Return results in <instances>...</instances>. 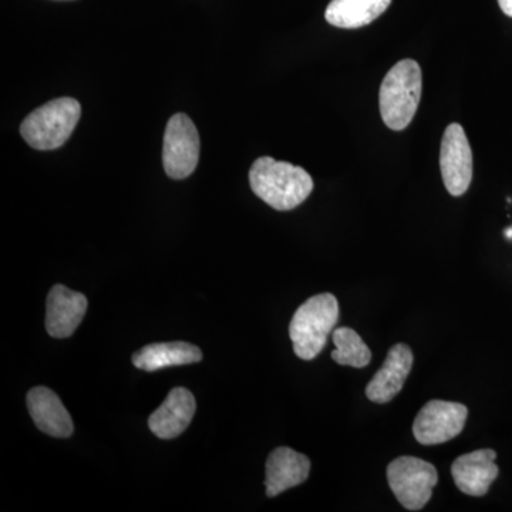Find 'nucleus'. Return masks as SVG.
Instances as JSON below:
<instances>
[{"label": "nucleus", "instance_id": "obj_9", "mask_svg": "<svg viewBox=\"0 0 512 512\" xmlns=\"http://www.w3.org/2000/svg\"><path fill=\"white\" fill-rule=\"evenodd\" d=\"M87 302L83 293L63 285L53 286L47 296L46 329L52 338H69L79 328L86 315Z\"/></svg>", "mask_w": 512, "mask_h": 512}, {"label": "nucleus", "instance_id": "obj_1", "mask_svg": "<svg viewBox=\"0 0 512 512\" xmlns=\"http://www.w3.org/2000/svg\"><path fill=\"white\" fill-rule=\"evenodd\" d=\"M249 184L256 197L276 211L299 207L313 191V180L308 171L272 157L258 158L252 164Z\"/></svg>", "mask_w": 512, "mask_h": 512}, {"label": "nucleus", "instance_id": "obj_3", "mask_svg": "<svg viewBox=\"0 0 512 512\" xmlns=\"http://www.w3.org/2000/svg\"><path fill=\"white\" fill-rule=\"evenodd\" d=\"M339 320V302L332 293L312 296L299 306L289 325L296 356L312 360L322 352Z\"/></svg>", "mask_w": 512, "mask_h": 512}, {"label": "nucleus", "instance_id": "obj_11", "mask_svg": "<svg viewBox=\"0 0 512 512\" xmlns=\"http://www.w3.org/2000/svg\"><path fill=\"white\" fill-rule=\"evenodd\" d=\"M495 458L497 453L491 448L458 457L451 466V476L458 490L471 497H483L487 494L491 484L498 477Z\"/></svg>", "mask_w": 512, "mask_h": 512}, {"label": "nucleus", "instance_id": "obj_6", "mask_svg": "<svg viewBox=\"0 0 512 512\" xmlns=\"http://www.w3.org/2000/svg\"><path fill=\"white\" fill-rule=\"evenodd\" d=\"M200 134L187 114H174L164 134L163 164L174 180L190 177L200 160Z\"/></svg>", "mask_w": 512, "mask_h": 512}, {"label": "nucleus", "instance_id": "obj_7", "mask_svg": "<svg viewBox=\"0 0 512 512\" xmlns=\"http://www.w3.org/2000/svg\"><path fill=\"white\" fill-rule=\"evenodd\" d=\"M467 416L464 404L431 400L414 420V437L423 446L447 443L463 431Z\"/></svg>", "mask_w": 512, "mask_h": 512}, {"label": "nucleus", "instance_id": "obj_18", "mask_svg": "<svg viewBox=\"0 0 512 512\" xmlns=\"http://www.w3.org/2000/svg\"><path fill=\"white\" fill-rule=\"evenodd\" d=\"M498 5H500L505 15L512 18V0H498Z\"/></svg>", "mask_w": 512, "mask_h": 512}, {"label": "nucleus", "instance_id": "obj_15", "mask_svg": "<svg viewBox=\"0 0 512 512\" xmlns=\"http://www.w3.org/2000/svg\"><path fill=\"white\" fill-rule=\"evenodd\" d=\"M202 360L200 348L187 342L153 343L133 355V365L146 372L164 367L191 365Z\"/></svg>", "mask_w": 512, "mask_h": 512}, {"label": "nucleus", "instance_id": "obj_19", "mask_svg": "<svg viewBox=\"0 0 512 512\" xmlns=\"http://www.w3.org/2000/svg\"><path fill=\"white\" fill-rule=\"evenodd\" d=\"M512 229V228H511Z\"/></svg>", "mask_w": 512, "mask_h": 512}, {"label": "nucleus", "instance_id": "obj_10", "mask_svg": "<svg viewBox=\"0 0 512 512\" xmlns=\"http://www.w3.org/2000/svg\"><path fill=\"white\" fill-rule=\"evenodd\" d=\"M413 360V352L409 346L404 343L394 345L387 353L386 362L367 384V399L377 404L392 402L412 372Z\"/></svg>", "mask_w": 512, "mask_h": 512}, {"label": "nucleus", "instance_id": "obj_13", "mask_svg": "<svg viewBox=\"0 0 512 512\" xmlns=\"http://www.w3.org/2000/svg\"><path fill=\"white\" fill-rule=\"evenodd\" d=\"M311 460L289 447H279L266 460V495L276 497L289 488L305 483Z\"/></svg>", "mask_w": 512, "mask_h": 512}, {"label": "nucleus", "instance_id": "obj_12", "mask_svg": "<svg viewBox=\"0 0 512 512\" xmlns=\"http://www.w3.org/2000/svg\"><path fill=\"white\" fill-rule=\"evenodd\" d=\"M195 409H197V403L190 390L175 387L168 393L164 403L151 414L148 427L158 439H175L190 426Z\"/></svg>", "mask_w": 512, "mask_h": 512}, {"label": "nucleus", "instance_id": "obj_16", "mask_svg": "<svg viewBox=\"0 0 512 512\" xmlns=\"http://www.w3.org/2000/svg\"><path fill=\"white\" fill-rule=\"evenodd\" d=\"M392 0H332L325 12L330 25L340 29H359L375 22Z\"/></svg>", "mask_w": 512, "mask_h": 512}, {"label": "nucleus", "instance_id": "obj_14", "mask_svg": "<svg viewBox=\"0 0 512 512\" xmlns=\"http://www.w3.org/2000/svg\"><path fill=\"white\" fill-rule=\"evenodd\" d=\"M28 409L37 429L57 439L73 434V421L59 396L47 387H35L28 393Z\"/></svg>", "mask_w": 512, "mask_h": 512}, {"label": "nucleus", "instance_id": "obj_8", "mask_svg": "<svg viewBox=\"0 0 512 512\" xmlns=\"http://www.w3.org/2000/svg\"><path fill=\"white\" fill-rule=\"evenodd\" d=\"M440 168L447 191L453 197L466 194L473 180V151L460 124H450L444 131Z\"/></svg>", "mask_w": 512, "mask_h": 512}, {"label": "nucleus", "instance_id": "obj_5", "mask_svg": "<svg viewBox=\"0 0 512 512\" xmlns=\"http://www.w3.org/2000/svg\"><path fill=\"white\" fill-rule=\"evenodd\" d=\"M390 490L406 510L420 511L439 483L436 467L417 457H399L387 467Z\"/></svg>", "mask_w": 512, "mask_h": 512}, {"label": "nucleus", "instance_id": "obj_17", "mask_svg": "<svg viewBox=\"0 0 512 512\" xmlns=\"http://www.w3.org/2000/svg\"><path fill=\"white\" fill-rule=\"evenodd\" d=\"M336 349L332 352V359L338 365L362 369L372 360V352L367 348L363 339L350 328H338L332 335Z\"/></svg>", "mask_w": 512, "mask_h": 512}, {"label": "nucleus", "instance_id": "obj_4", "mask_svg": "<svg viewBox=\"0 0 512 512\" xmlns=\"http://www.w3.org/2000/svg\"><path fill=\"white\" fill-rule=\"evenodd\" d=\"M80 116L82 106L79 101L62 97L30 113L20 126V134L36 150H56L72 136Z\"/></svg>", "mask_w": 512, "mask_h": 512}, {"label": "nucleus", "instance_id": "obj_2", "mask_svg": "<svg viewBox=\"0 0 512 512\" xmlns=\"http://www.w3.org/2000/svg\"><path fill=\"white\" fill-rule=\"evenodd\" d=\"M423 74L413 59L400 60L384 77L380 86V114L384 124L394 131L409 127L419 109Z\"/></svg>", "mask_w": 512, "mask_h": 512}]
</instances>
